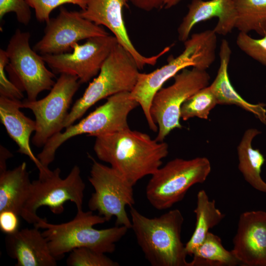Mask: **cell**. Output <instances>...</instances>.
Wrapping results in <instances>:
<instances>
[{"mask_svg":"<svg viewBox=\"0 0 266 266\" xmlns=\"http://www.w3.org/2000/svg\"><path fill=\"white\" fill-rule=\"evenodd\" d=\"M93 148L100 160L109 164L133 186L155 173L168 154L166 142L130 129L96 137Z\"/></svg>","mask_w":266,"mask_h":266,"instance_id":"6da1fadb","label":"cell"},{"mask_svg":"<svg viewBox=\"0 0 266 266\" xmlns=\"http://www.w3.org/2000/svg\"><path fill=\"white\" fill-rule=\"evenodd\" d=\"M106 222L100 215L89 210L77 211L74 218L60 224L48 223L42 218L34 226L45 229L42 232L48 241L52 255L57 259L75 248L86 247L102 253H112L116 243L126 234L128 228L124 226L98 230L93 227Z\"/></svg>","mask_w":266,"mask_h":266,"instance_id":"7a4b0ae2","label":"cell"},{"mask_svg":"<svg viewBox=\"0 0 266 266\" xmlns=\"http://www.w3.org/2000/svg\"><path fill=\"white\" fill-rule=\"evenodd\" d=\"M132 228L145 259L153 266H189L181 240L184 217L178 209L148 218L130 207Z\"/></svg>","mask_w":266,"mask_h":266,"instance_id":"3957f363","label":"cell"},{"mask_svg":"<svg viewBox=\"0 0 266 266\" xmlns=\"http://www.w3.org/2000/svg\"><path fill=\"white\" fill-rule=\"evenodd\" d=\"M138 105L129 92L107 98L104 103L78 123L67 127L64 132H59L49 138L37 155V158L45 168H49L58 149L72 137L83 134L97 137L130 129L128 115Z\"/></svg>","mask_w":266,"mask_h":266,"instance_id":"277c9868","label":"cell"},{"mask_svg":"<svg viewBox=\"0 0 266 266\" xmlns=\"http://www.w3.org/2000/svg\"><path fill=\"white\" fill-rule=\"evenodd\" d=\"M139 70L132 56L118 43L97 76L74 103L63 124V128L73 124L100 100L119 93L131 92L136 83Z\"/></svg>","mask_w":266,"mask_h":266,"instance_id":"5b68a950","label":"cell"},{"mask_svg":"<svg viewBox=\"0 0 266 266\" xmlns=\"http://www.w3.org/2000/svg\"><path fill=\"white\" fill-rule=\"evenodd\" d=\"M210 171L206 157L175 158L151 175L146 187V198L157 210L170 208L183 200L192 186L205 182Z\"/></svg>","mask_w":266,"mask_h":266,"instance_id":"8992f818","label":"cell"},{"mask_svg":"<svg viewBox=\"0 0 266 266\" xmlns=\"http://www.w3.org/2000/svg\"><path fill=\"white\" fill-rule=\"evenodd\" d=\"M60 173V168L57 167L32 181L28 200L20 215L25 221L34 225L40 220L42 218L37 216L36 211L43 206H48L54 214H61L67 201L75 204L77 211L82 210L86 185L79 167L73 166L64 179Z\"/></svg>","mask_w":266,"mask_h":266,"instance_id":"52a82bcc","label":"cell"},{"mask_svg":"<svg viewBox=\"0 0 266 266\" xmlns=\"http://www.w3.org/2000/svg\"><path fill=\"white\" fill-rule=\"evenodd\" d=\"M88 157L93 162L88 180L95 190L88 200L90 210L98 211L106 222L115 217L116 226L131 229L126 208L135 203L133 186L111 166Z\"/></svg>","mask_w":266,"mask_h":266,"instance_id":"ba28073f","label":"cell"},{"mask_svg":"<svg viewBox=\"0 0 266 266\" xmlns=\"http://www.w3.org/2000/svg\"><path fill=\"white\" fill-rule=\"evenodd\" d=\"M31 33L18 29L5 50L8 58L6 67L11 81L27 100H35L42 92L50 90L56 81L55 74L47 69L41 55L31 48Z\"/></svg>","mask_w":266,"mask_h":266,"instance_id":"9c48e42d","label":"cell"},{"mask_svg":"<svg viewBox=\"0 0 266 266\" xmlns=\"http://www.w3.org/2000/svg\"><path fill=\"white\" fill-rule=\"evenodd\" d=\"M170 86L161 88L155 95L150 108L158 126L155 139L163 142L175 129H181V107L184 101L199 90L208 86L210 76L206 70L184 68L174 76Z\"/></svg>","mask_w":266,"mask_h":266,"instance_id":"30bf717a","label":"cell"},{"mask_svg":"<svg viewBox=\"0 0 266 266\" xmlns=\"http://www.w3.org/2000/svg\"><path fill=\"white\" fill-rule=\"evenodd\" d=\"M80 84L77 76L61 74L45 97L22 101L21 108L31 110L35 117L36 128L32 139L35 146L43 147L49 138L63 129L72 98Z\"/></svg>","mask_w":266,"mask_h":266,"instance_id":"8fae6325","label":"cell"},{"mask_svg":"<svg viewBox=\"0 0 266 266\" xmlns=\"http://www.w3.org/2000/svg\"><path fill=\"white\" fill-rule=\"evenodd\" d=\"M118 43L114 35L95 36L82 44L74 43L70 52L41 56L55 74L76 76L81 84L86 83L98 75Z\"/></svg>","mask_w":266,"mask_h":266,"instance_id":"7c38bea8","label":"cell"},{"mask_svg":"<svg viewBox=\"0 0 266 266\" xmlns=\"http://www.w3.org/2000/svg\"><path fill=\"white\" fill-rule=\"evenodd\" d=\"M45 23L44 35L33 48L41 55L70 52L73 45L81 40L109 35L102 26L82 17L80 11H68L63 6L56 17Z\"/></svg>","mask_w":266,"mask_h":266,"instance_id":"4fadbf2b","label":"cell"},{"mask_svg":"<svg viewBox=\"0 0 266 266\" xmlns=\"http://www.w3.org/2000/svg\"><path fill=\"white\" fill-rule=\"evenodd\" d=\"M128 0H87L86 6L80 12L82 17L109 30L135 60L139 69L146 65L154 66L158 59L169 50L166 47L156 55L146 57L142 55L132 43L125 26L123 16Z\"/></svg>","mask_w":266,"mask_h":266,"instance_id":"5bb4252c","label":"cell"},{"mask_svg":"<svg viewBox=\"0 0 266 266\" xmlns=\"http://www.w3.org/2000/svg\"><path fill=\"white\" fill-rule=\"evenodd\" d=\"M232 252L244 266H266V211L241 213L233 238Z\"/></svg>","mask_w":266,"mask_h":266,"instance_id":"9a60e30c","label":"cell"},{"mask_svg":"<svg viewBox=\"0 0 266 266\" xmlns=\"http://www.w3.org/2000/svg\"><path fill=\"white\" fill-rule=\"evenodd\" d=\"M214 17L218 19L213 29L215 33L222 35L230 33L235 28L237 19L233 0H192L178 28V39L185 42L197 24Z\"/></svg>","mask_w":266,"mask_h":266,"instance_id":"2e32d148","label":"cell"},{"mask_svg":"<svg viewBox=\"0 0 266 266\" xmlns=\"http://www.w3.org/2000/svg\"><path fill=\"white\" fill-rule=\"evenodd\" d=\"M39 228H24L5 238L8 256L16 260V266H56L46 239Z\"/></svg>","mask_w":266,"mask_h":266,"instance_id":"e0dca14e","label":"cell"},{"mask_svg":"<svg viewBox=\"0 0 266 266\" xmlns=\"http://www.w3.org/2000/svg\"><path fill=\"white\" fill-rule=\"evenodd\" d=\"M22 101L0 96V119L9 136L18 146V152L27 156L43 174L50 169L45 168L32 150L31 134L36 128L35 121L27 117L20 110Z\"/></svg>","mask_w":266,"mask_h":266,"instance_id":"ac0fdd59","label":"cell"},{"mask_svg":"<svg viewBox=\"0 0 266 266\" xmlns=\"http://www.w3.org/2000/svg\"><path fill=\"white\" fill-rule=\"evenodd\" d=\"M220 66L217 75L209 86L215 95L218 104H234L248 111L266 125V104H253L244 100L233 87L228 74V66L232 50L228 41L222 40L219 51Z\"/></svg>","mask_w":266,"mask_h":266,"instance_id":"d6986e66","label":"cell"},{"mask_svg":"<svg viewBox=\"0 0 266 266\" xmlns=\"http://www.w3.org/2000/svg\"><path fill=\"white\" fill-rule=\"evenodd\" d=\"M32 181L26 162L0 172V211L10 210L20 216L30 196Z\"/></svg>","mask_w":266,"mask_h":266,"instance_id":"ffe728a7","label":"cell"},{"mask_svg":"<svg viewBox=\"0 0 266 266\" xmlns=\"http://www.w3.org/2000/svg\"><path fill=\"white\" fill-rule=\"evenodd\" d=\"M261 132L250 128L244 132L237 147L238 169L245 180L254 189L266 193V182L261 176L262 167L265 159L259 149L252 146V141Z\"/></svg>","mask_w":266,"mask_h":266,"instance_id":"44dd1931","label":"cell"},{"mask_svg":"<svg viewBox=\"0 0 266 266\" xmlns=\"http://www.w3.org/2000/svg\"><path fill=\"white\" fill-rule=\"evenodd\" d=\"M194 212L196 218L195 230L185 245L187 254L191 256L204 241L209 230L225 217V215L216 207L215 200H210L204 190L198 193Z\"/></svg>","mask_w":266,"mask_h":266,"instance_id":"7402d4cb","label":"cell"},{"mask_svg":"<svg viewBox=\"0 0 266 266\" xmlns=\"http://www.w3.org/2000/svg\"><path fill=\"white\" fill-rule=\"evenodd\" d=\"M189 266H235L239 262L232 251L226 249L221 239L210 232L193 254Z\"/></svg>","mask_w":266,"mask_h":266,"instance_id":"603a6c76","label":"cell"},{"mask_svg":"<svg viewBox=\"0 0 266 266\" xmlns=\"http://www.w3.org/2000/svg\"><path fill=\"white\" fill-rule=\"evenodd\" d=\"M237 12L235 28L241 32L266 34V0H233Z\"/></svg>","mask_w":266,"mask_h":266,"instance_id":"cb8c5ba5","label":"cell"},{"mask_svg":"<svg viewBox=\"0 0 266 266\" xmlns=\"http://www.w3.org/2000/svg\"><path fill=\"white\" fill-rule=\"evenodd\" d=\"M217 104L216 97L208 85L184 101L181 107V118L184 121L194 117L207 119L210 111Z\"/></svg>","mask_w":266,"mask_h":266,"instance_id":"d4e9b609","label":"cell"},{"mask_svg":"<svg viewBox=\"0 0 266 266\" xmlns=\"http://www.w3.org/2000/svg\"><path fill=\"white\" fill-rule=\"evenodd\" d=\"M68 266H118V263L100 253L86 247L72 250L66 259Z\"/></svg>","mask_w":266,"mask_h":266,"instance_id":"484cf974","label":"cell"},{"mask_svg":"<svg viewBox=\"0 0 266 266\" xmlns=\"http://www.w3.org/2000/svg\"><path fill=\"white\" fill-rule=\"evenodd\" d=\"M236 43L246 55L266 66V34L261 38L255 39L248 33L240 32Z\"/></svg>","mask_w":266,"mask_h":266,"instance_id":"4316f807","label":"cell"},{"mask_svg":"<svg viewBox=\"0 0 266 266\" xmlns=\"http://www.w3.org/2000/svg\"><path fill=\"white\" fill-rule=\"evenodd\" d=\"M29 6L34 9L36 19L39 22H46L51 12L65 4L78 5L81 10L86 6L87 0H25Z\"/></svg>","mask_w":266,"mask_h":266,"instance_id":"83f0119b","label":"cell"},{"mask_svg":"<svg viewBox=\"0 0 266 266\" xmlns=\"http://www.w3.org/2000/svg\"><path fill=\"white\" fill-rule=\"evenodd\" d=\"M9 12L15 13L18 22L24 25L30 22L32 13L25 0H0V19Z\"/></svg>","mask_w":266,"mask_h":266,"instance_id":"f1b7e54d","label":"cell"},{"mask_svg":"<svg viewBox=\"0 0 266 266\" xmlns=\"http://www.w3.org/2000/svg\"><path fill=\"white\" fill-rule=\"evenodd\" d=\"M8 58L5 50L0 49V96L10 99L20 100L24 98L21 91L11 80L5 73Z\"/></svg>","mask_w":266,"mask_h":266,"instance_id":"f546056e","label":"cell"},{"mask_svg":"<svg viewBox=\"0 0 266 266\" xmlns=\"http://www.w3.org/2000/svg\"><path fill=\"white\" fill-rule=\"evenodd\" d=\"M19 215L16 212L4 210L0 211V229L6 235L16 233L19 230Z\"/></svg>","mask_w":266,"mask_h":266,"instance_id":"4dcf8cb0","label":"cell"},{"mask_svg":"<svg viewBox=\"0 0 266 266\" xmlns=\"http://www.w3.org/2000/svg\"><path fill=\"white\" fill-rule=\"evenodd\" d=\"M136 7L141 10L150 11L165 7L168 0H128Z\"/></svg>","mask_w":266,"mask_h":266,"instance_id":"1f68e13d","label":"cell"},{"mask_svg":"<svg viewBox=\"0 0 266 266\" xmlns=\"http://www.w3.org/2000/svg\"><path fill=\"white\" fill-rule=\"evenodd\" d=\"M12 153L2 145L0 146V172L7 170L6 161L12 157Z\"/></svg>","mask_w":266,"mask_h":266,"instance_id":"d6a6232c","label":"cell"},{"mask_svg":"<svg viewBox=\"0 0 266 266\" xmlns=\"http://www.w3.org/2000/svg\"><path fill=\"white\" fill-rule=\"evenodd\" d=\"M182 0H168L165 8L168 9L178 4Z\"/></svg>","mask_w":266,"mask_h":266,"instance_id":"836d02e7","label":"cell"}]
</instances>
